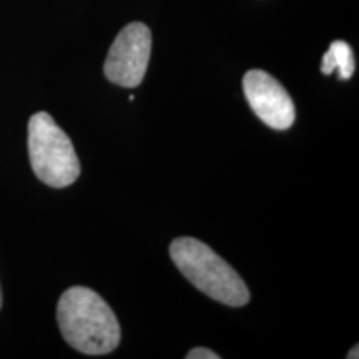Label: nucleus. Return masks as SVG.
I'll return each mask as SVG.
<instances>
[{"instance_id": "nucleus-1", "label": "nucleus", "mask_w": 359, "mask_h": 359, "mask_svg": "<svg viewBox=\"0 0 359 359\" xmlns=\"http://www.w3.org/2000/svg\"><path fill=\"white\" fill-rule=\"evenodd\" d=\"M57 321L67 343L88 356L111 353L122 338L111 308L100 294L85 286H72L60 296Z\"/></svg>"}, {"instance_id": "nucleus-2", "label": "nucleus", "mask_w": 359, "mask_h": 359, "mask_svg": "<svg viewBox=\"0 0 359 359\" xmlns=\"http://www.w3.org/2000/svg\"><path fill=\"white\" fill-rule=\"evenodd\" d=\"M170 257L180 273L215 302L233 308L248 304L250 291L245 281L203 241L190 236L177 238L170 245Z\"/></svg>"}, {"instance_id": "nucleus-3", "label": "nucleus", "mask_w": 359, "mask_h": 359, "mask_svg": "<svg viewBox=\"0 0 359 359\" xmlns=\"http://www.w3.org/2000/svg\"><path fill=\"white\" fill-rule=\"evenodd\" d=\"M29 156L34 173L52 188H65L80 175L74 143L47 111L29 120Z\"/></svg>"}, {"instance_id": "nucleus-4", "label": "nucleus", "mask_w": 359, "mask_h": 359, "mask_svg": "<svg viewBox=\"0 0 359 359\" xmlns=\"http://www.w3.org/2000/svg\"><path fill=\"white\" fill-rule=\"evenodd\" d=\"M151 53V32L142 22L123 27L107 55L103 72L111 83L138 87L145 77Z\"/></svg>"}, {"instance_id": "nucleus-5", "label": "nucleus", "mask_w": 359, "mask_h": 359, "mask_svg": "<svg viewBox=\"0 0 359 359\" xmlns=\"http://www.w3.org/2000/svg\"><path fill=\"white\" fill-rule=\"evenodd\" d=\"M243 92L255 115L275 130H288L296 110L285 87L263 70H250L243 77Z\"/></svg>"}, {"instance_id": "nucleus-6", "label": "nucleus", "mask_w": 359, "mask_h": 359, "mask_svg": "<svg viewBox=\"0 0 359 359\" xmlns=\"http://www.w3.org/2000/svg\"><path fill=\"white\" fill-rule=\"evenodd\" d=\"M321 72L325 75H331L338 72L339 80H349L354 74V55L353 48L343 40H336L330 45L327 52L323 55Z\"/></svg>"}, {"instance_id": "nucleus-7", "label": "nucleus", "mask_w": 359, "mask_h": 359, "mask_svg": "<svg viewBox=\"0 0 359 359\" xmlns=\"http://www.w3.org/2000/svg\"><path fill=\"white\" fill-rule=\"evenodd\" d=\"M187 359H219V354L213 353L212 349L195 348L187 354Z\"/></svg>"}, {"instance_id": "nucleus-8", "label": "nucleus", "mask_w": 359, "mask_h": 359, "mask_svg": "<svg viewBox=\"0 0 359 359\" xmlns=\"http://www.w3.org/2000/svg\"><path fill=\"white\" fill-rule=\"evenodd\" d=\"M358 356H359V354H358V346H356V348H354V349H351V353H349V354H348V358H349V359H353V358H354V359H356Z\"/></svg>"}, {"instance_id": "nucleus-9", "label": "nucleus", "mask_w": 359, "mask_h": 359, "mask_svg": "<svg viewBox=\"0 0 359 359\" xmlns=\"http://www.w3.org/2000/svg\"><path fill=\"white\" fill-rule=\"evenodd\" d=\"M0 308H2V288H0Z\"/></svg>"}]
</instances>
